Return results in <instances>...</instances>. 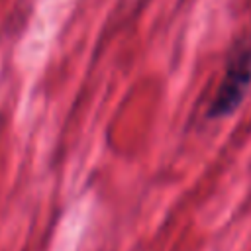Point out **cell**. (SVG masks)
Returning a JSON list of instances; mask_svg holds the SVG:
<instances>
[{
	"instance_id": "obj_1",
	"label": "cell",
	"mask_w": 251,
	"mask_h": 251,
	"mask_svg": "<svg viewBox=\"0 0 251 251\" xmlns=\"http://www.w3.org/2000/svg\"><path fill=\"white\" fill-rule=\"evenodd\" d=\"M249 86H251V39H245L237 43V47L229 55L224 78L218 84V90L210 102L208 118L218 120L233 114L241 104V100L245 98Z\"/></svg>"
}]
</instances>
